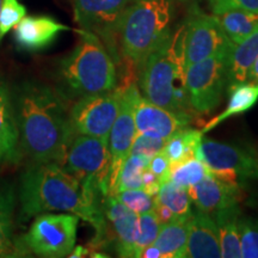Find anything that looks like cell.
Segmentation results:
<instances>
[{
    "label": "cell",
    "mask_w": 258,
    "mask_h": 258,
    "mask_svg": "<svg viewBox=\"0 0 258 258\" xmlns=\"http://www.w3.org/2000/svg\"><path fill=\"white\" fill-rule=\"evenodd\" d=\"M228 95H230V101H228L226 109L202 128L203 134L214 129L218 124H220L221 122L232 117V116L244 114V112L252 109L258 101V84L250 82L243 83L232 89L228 92Z\"/></svg>",
    "instance_id": "24"
},
{
    "label": "cell",
    "mask_w": 258,
    "mask_h": 258,
    "mask_svg": "<svg viewBox=\"0 0 258 258\" xmlns=\"http://www.w3.org/2000/svg\"><path fill=\"white\" fill-rule=\"evenodd\" d=\"M156 202L169 208L176 217H188L192 213L188 189L176 185L170 180H165L160 184Z\"/></svg>",
    "instance_id": "28"
},
{
    "label": "cell",
    "mask_w": 258,
    "mask_h": 258,
    "mask_svg": "<svg viewBox=\"0 0 258 258\" xmlns=\"http://www.w3.org/2000/svg\"><path fill=\"white\" fill-rule=\"evenodd\" d=\"M230 51H220L185 67V89L196 114H209L220 104L227 82Z\"/></svg>",
    "instance_id": "7"
},
{
    "label": "cell",
    "mask_w": 258,
    "mask_h": 258,
    "mask_svg": "<svg viewBox=\"0 0 258 258\" xmlns=\"http://www.w3.org/2000/svg\"><path fill=\"white\" fill-rule=\"evenodd\" d=\"M240 250L243 258H258V219L239 217Z\"/></svg>",
    "instance_id": "31"
},
{
    "label": "cell",
    "mask_w": 258,
    "mask_h": 258,
    "mask_svg": "<svg viewBox=\"0 0 258 258\" xmlns=\"http://www.w3.org/2000/svg\"><path fill=\"white\" fill-rule=\"evenodd\" d=\"M195 157L206 164L213 175L232 184L243 186L247 180L258 179V156L238 145L202 138Z\"/></svg>",
    "instance_id": "9"
},
{
    "label": "cell",
    "mask_w": 258,
    "mask_h": 258,
    "mask_svg": "<svg viewBox=\"0 0 258 258\" xmlns=\"http://www.w3.org/2000/svg\"><path fill=\"white\" fill-rule=\"evenodd\" d=\"M217 17L226 36L233 44L240 43L258 29V14L245 10H227Z\"/></svg>",
    "instance_id": "25"
},
{
    "label": "cell",
    "mask_w": 258,
    "mask_h": 258,
    "mask_svg": "<svg viewBox=\"0 0 258 258\" xmlns=\"http://www.w3.org/2000/svg\"><path fill=\"white\" fill-rule=\"evenodd\" d=\"M185 28V67L233 47L217 15L205 14L198 6L190 11Z\"/></svg>",
    "instance_id": "12"
},
{
    "label": "cell",
    "mask_w": 258,
    "mask_h": 258,
    "mask_svg": "<svg viewBox=\"0 0 258 258\" xmlns=\"http://www.w3.org/2000/svg\"><path fill=\"white\" fill-rule=\"evenodd\" d=\"M209 6L213 15L235 9L258 14V0H209Z\"/></svg>",
    "instance_id": "35"
},
{
    "label": "cell",
    "mask_w": 258,
    "mask_h": 258,
    "mask_svg": "<svg viewBox=\"0 0 258 258\" xmlns=\"http://www.w3.org/2000/svg\"><path fill=\"white\" fill-rule=\"evenodd\" d=\"M247 82L258 84V57L256 59V61H254L253 66L251 67V70L249 72V77H247Z\"/></svg>",
    "instance_id": "39"
},
{
    "label": "cell",
    "mask_w": 258,
    "mask_h": 258,
    "mask_svg": "<svg viewBox=\"0 0 258 258\" xmlns=\"http://www.w3.org/2000/svg\"><path fill=\"white\" fill-rule=\"evenodd\" d=\"M148 163L150 159L147 158L129 154L118 170L110 195L115 196L122 190L143 188V172L148 166Z\"/></svg>",
    "instance_id": "27"
},
{
    "label": "cell",
    "mask_w": 258,
    "mask_h": 258,
    "mask_svg": "<svg viewBox=\"0 0 258 258\" xmlns=\"http://www.w3.org/2000/svg\"><path fill=\"white\" fill-rule=\"evenodd\" d=\"M106 222L111 228L116 252L120 257H134V243L138 234V214L128 209L114 196L108 195L103 203Z\"/></svg>",
    "instance_id": "16"
},
{
    "label": "cell",
    "mask_w": 258,
    "mask_h": 258,
    "mask_svg": "<svg viewBox=\"0 0 258 258\" xmlns=\"http://www.w3.org/2000/svg\"><path fill=\"white\" fill-rule=\"evenodd\" d=\"M79 217L73 213H42L24 237V245L40 257L70 256L76 246Z\"/></svg>",
    "instance_id": "8"
},
{
    "label": "cell",
    "mask_w": 258,
    "mask_h": 258,
    "mask_svg": "<svg viewBox=\"0 0 258 258\" xmlns=\"http://www.w3.org/2000/svg\"><path fill=\"white\" fill-rule=\"evenodd\" d=\"M69 30L70 27L49 16H28L15 27V41L19 49L32 53L44 49L60 32Z\"/></svg>",
    "instance_id": "18"
},
{
    "label": "cell",
    "mask_w": 258,
    "mask_h": 258,
    "mask_svg": "<svg viewBox=\"0 0 258 258\" xmlns=\"http://www.w3.org/2000/svg\"><path fill=\"white\" fill-rule=\"evenodd\" d=\"M12 102L23 157L62 166L76 133L61 96L46 84L29 82L19 86Z\"/></svg>",
    "instance_id": "1"
},
{
    "label": "cell",
    "mask_w": 258,
    "mask_h": 258,
    "mask_svg": "<svg viewBox=\"0 0 258 258\" xmlns=\"http://www.w3.org/2000/svg\"><path fill=\"white\" fill-rule=\"evenodd\" d=\"M27 15V9L18 0H3L0 6V41Z\"/></svg>",
    "instance_id": "33"
},
{
    "label": "cell",
    "mask_w": 258,
    "mask_h": 258,
    "mask_svg": "<svg viewBox=\"0 0 258 258\" xmlns=\"http://www.w3.org/2000/svg\"><path fill=\"white\" fill-rule=\"evenodd\" d=\"M143 258H165L164 253L158 249L154 244H150L147 245L146 247H144L143 251L140 252V256Z\"/></svg>",
    "instance_id": "38"
},
{
    "label": "cell",
    "mask_w": 258,
    "mask_h": 258,
    "mask_svg": "<svg viewBox=\"0 0 258 258\" xmlns=\"http://www.w3.org/2000/svg\"><path fill=\"white\" fill-rule=\"evenodd\" d=\"M209 173L208 167L196 157L179 161L170 165L169 180L176 185L189 189L190 186L198 184Z\"/></svg>",
    "instance_id": "29"
},
{
    "label": "cell",
    "mask_w": 258,
    "mask_h": 258,
    "mask_svg": "<svg viewBox=\"0 0 258 258\" xmlns=\"http://www.w3.org/2000/svg\"><path fill=\"white\" fill-rule=\"evenodd\" d=\"M185 31L184 24L170 34L148 55L138 79L147 101L175 112L192 115L185 89Z\"/></svg>",
    "instance_id": "3"
},
{
    "label": "cell",
    "mask_w": 258,
    "mask_h": 258,
    "mask_svg": "<svg viewBox=\"0 0 258 258\" xmlns=\"http://www.w3.org/2000/svg\"><path fill=\"white\" fill-rule=\"evenodd\" d=\"M218 227L219 241H220L221 257L240 258V238H239V217L241 215L239 206L220 209L213 213Z\"/></svg>",
    "instance_id": "22"
},
{
    "label": "cell",
    "mask_w": 258,
    "mask_h": 258,
    "mask_svg": "<svg viewBox=\"0 0 258 258\" xmlns=\"http://www.w3.org/2000/svg\"><path fill=\"white\" fill-rule=\"evenodd\" d=\"M114 198L138 215L153 211L154 205H156V198L151 196L143 188L122 190L116 194Z\"/></svg>",
    "instance_id": "32"
},
{
    "label": "cell",
    "mask_w": 258,
    "mask_h": 258,
    "mask_svg": "<svg viewBox=\"0 0 258 258\" xmlns=\"http://www.w3.org/2000/svg\"><path fill=\"white\" fill-rule=\"evenodd\" d=\"M183 2H184V0H183Z\"/></svg>",
    "instance_id": "42"
},
{
    "label": "cell",
    "mask_w": 258,
    "mask_h": 258,
    "mask_svg": "<svg viewBox=\"0 0 258 258\" xmlns=\"http://www.w3.org/2000/svg\"><path fill=\"white\" fill-rule=\"evenodd\" d=\"M166 143V139H157L147 137V135L144 134H137L133 140V144H132L131 153L129 154H135V156L151 159L156 154L163 152Z\"/></svg>",
    "instance_id": "34"
},
{
    "label": "cell",
    "mask_w": 258,
    "mask_h": 258,
    "mask_svg": "<svg viewBox=\"0 0 258 258\" xmlns=\"http://www.w3.org/2000/svg\"><path fill=\"white\" fill-rule=\"evenodd\" d=\"M129 0H73L74 21L101 38L115 63H120L118 32Z\"/></svg>",
    "instance_id": "10"
},
{
    "label": "cell",
    "mask_w": 258,
    "mask_h": 258,
    "mask_svg": "<svg viewBox=\"0 0 258 258\" xmlns=\"http://www.w3.org/2000/svg\"><path fill=\"white\" fill-rule=\"evenodd\" d=\"M19 201L25 217L66 212L90 222L96 230L92 246H104L110 239L104 211L90 205L78 179L59 164L31 163L21 177Z\"/></svg>",
    "instance_id": "2"
},
{
    "label": "cell",
    "mask_w": 258,
    "mask_h": 258,
    "mask_svg": "<svg viewBox=\"0 0 258 258\" xmlns=\"http://www.w3.org/2000/svg\"><path fill=\"white\" fill-rule=\"evenodd\" d=\"M2 2H3V0H0V6H2Z\"/></svg>",
    "instance_id": "41"
},
{
    "label": "cell",
    "mask_w": 258,
    "mask_h": 258,
    "mask_svg": "<svg viewBox=\"0 0 258 258\" xmlns=\"http://www.w3.org/2000/svg\"><path fill=\"white\" fill-rule=\"evenodd\" d=\"M202 138V131H196V129L186 127L169 139L164 147L163 153L169 159L170 165L195 157L196 148Z\"/></svg>",
    "instance_id": "26"
},
{
    "label": "cell",
    "mask_w": 258,
    "mask_h": 258,
    "mask_svg": "<svg viewBox=\"0 0 258 258\" xmlns=\"http://www.w3.org/2000/svg\"><path fill=\"white\" fill-rule=\"evenodd\" d=\"M154 211H150L138 215V234L134 243V257L140 256V252L147 245L153 244L160 230Z\"/></svg>",
    "instance_id": "30"
},
{
    "label": "cell",
    "mask_w": 258,
    "mask_h": 258,
    "mask_svg": "<svg viewBox=\"0 0 258 258\" xmlns=\"http://www.w3.org/2000/svg\"><path fill=\"white\" fill-rule=\"evenodd\" d=\"M90 253V250L89 249H85V247L83 246H74V249L72 250V252L70 253V257H85V256H89Z\"/></svg>",
    "instance_id": "40"
},
{
    "label": "cell",
    "mask_w": 258,
    "mask_h": 258,
    "mask_svg": "<svg viewBox=\"0 0 258 258\" xmlns=\"http://www.w3.org/2000/svg\"><path fill=\"white\" fill-rule=\"evenodd\" d=\"M141 96L140 91L137 88V84L125 90L122 95L120 111L117 117L112 124L108 138L109 152L111 157V172L109 180V195H110L118 170L125 158L131 153V147L137 135V127L134 120V108L139 97Z\"/></svg>",
    "instance_id": "13"
},
{
    "label": "cell",
    "mask_w": 258,
    "mask_h": 258,
    "mask_svg": "<svg viewBox=\"0 0 258 258\" xmlns=\"http://www.w3.org/2000/svg\"><path fill=\"white\" fill-rule=\"evenodd\" d=\"M170 0H129L118 32L120 63L140 73L145 61L171 34Z\"/></svg>",
    "instance_id": "4"
},
{
    "label": "cell",
    "mask_w": 258,
    "mask_h": 258,
    "mask_svg": "<svg viewBox=\"0 0 258 258\" xmlns=\"http://www.w3.org/2000/svg\"><path fill=\"white\" fill-rule=\"evenodd\" d=\"M258 57V29L240 43L232 47L227 63V92L247 82L251 67Z\"/></svg>",
    "instance_id": "20"
},
{
    "label": "cell",
    "mask_w": 258,
    "mask_h": 258,
    "mask_svg": "<svg viewBox=\"0 0 258 258\" xmlns=\"http://www.w3.org/2000/svg\"><path fill=\"white\" fill-rule=\"evenodd\" d=\"M218 227L211 213L195 208L189 222L184 258H220Z\"/></svg>",
    "instance_id": "17"
},
{
    "label": "cell",
    "mask_w": 258,
    "mask_h": 258,
    "mask_svg": "<svg viewBox=\"0 0 258 258\" xmlns=\"http://www.w3.org/2000/svg\"><path fill=\"white\" fill-rule=\"evenodd\" d=\"M123 92L115 88L111 91L80 97L70 110L74 133L108 140L120 111Z\"/></svg>",
    "instance_id": "11"
},
{
    "label": "cell",
    "mask_w": 258,
    "mask_h": 258,
    "mask_svg": "<svg viewBox=\"0 0 258 258\" xmlns=\"http://www.w3.org/2000/svg\"><path fill=\"white\" fill-rule=\"evenodd\" d=\"M148 169L159 178L160 183L169 180V171H170V161L165 157L163 152L156 154L150 159L148 163Z\"/></svg>",
    "instance_id": "36"
},
{
    "label": "cell",
    "mask_w": 258,
    "mask_h": 258,
    "mask_svg": "<svg viewBox=\"0 0 258 258\" xmlns=\"http://www.w3.org/2000/svg\"><path fill=\"white\" fill-rule=\"evenodd\" d=\"M78 32V44L60 63L61 80L74 96L111 91L117 85L114 59L97 35L82 29Z\"/></svg>",
    "instance_id": "5"
},
{
    "label": "cell",
    "mask_w": 258,
    "mask_h": 258,
    "mask_svg": "<svg viewBox=\"0 0 258 258\" xmlns=\"http://www.w3.org/2000/svg\"><path fill=\"white\" fill-rule=\"evenodd\" d=\"M14 212V189L0 185V257L24 256L29 251L24 243L18 244L15 239Z\"/></svg>",
    "instance_id": "21"
},
{
    "label": "cell",
    "mask_w": 258,
    "mask_h": 258,
    "mask_svg": "<svg viewBox=\"0 0 258 258\" xmlns=\"http://www.w3.org/2000/svg\"><path fill=\"white\" fill-rule=\"evenodd\" d=\"M191 203L203 212L213 213L238 205L241 199V186L219 178L209 171L198 184L188 189Z\"/></svg>",
    "instance_id": "15"
},
{
    "label": "cell",
    "mask_w": 258,
    "mask_h": 258,
    "mask_svg": "<svg viewBox=\"0 0 258 258\" xmlns=\"http://www.w3.org/2000/svg\"><path fill=\"white\" fill-rule=\"evenodd\" d=\"M62 167L78 179L90 205L103 209L109 195L111 172L108 140L76 133L67 148Z\"/></svg>",
    "instance_id": "6"
},
{
    "label": "cell",
    "mask_w": 258,
    "mask_h": 258,
    "mask_svg": "<svg viewBox=\"0 0 258 258\" xmlns=\"http://www.w3.org/2000/svg\"><path fill=\"white\" fill-rule=\"evenodd\" d=\"M153 211H154V213H156V217L158 219V221L160 222V225H165V224H167V222L172 221L173 219L177 218L169 208L165 207V206L160 205V203L156 202Z\"/></svg>",
    "instance_id": "37"
},
{
    "label": "cell",
    "mask_w": 258,
    "mask_h": 258,
    "mask_svg": "<svg viewBox=\"0 0 258 258\" xmlns=\"http://www.w3.org/2000/svg\"><path fill=\"white\" fill-rule=\"evenodd\" d=\"M23 158L12 97L0 80V166L16 165Z\"/></svg>",
    "instance_id": "19"
},
{
    "label": "cell",
    "mask_w": 258,
    "mask_h": 258,
    "mask_svg": "<svg viewBox=\"0 0 258 258\" xmlns=\"http://www.w3.org/2000/svg\"><path fill=\"white\" fill-rule=\"evenodd\" d=\"M190 218L191 215L177 217L172 221L160 226L159 233L153 244L164 253L165 258H184Z\"/></svg>",
    "instance_id": "23"
},
{
    "label": "cell",
    "mask_w": 258,
    "mask_h": 258,
    "mask_svg": "<svg viewBox=\"0 0 258 258\" xmlns=\"http://www.w3.org/2000/svg\"><path fill=\"white\" fill-rule=\"evenodd\" d=\"M191 114L175 112L163 106L153 104L143 96L139 97L134 108L137 134L169 140L173 135L189 127L192 122Z\"/></svg>",
    "instance_id": "14"
}]
</instances>
